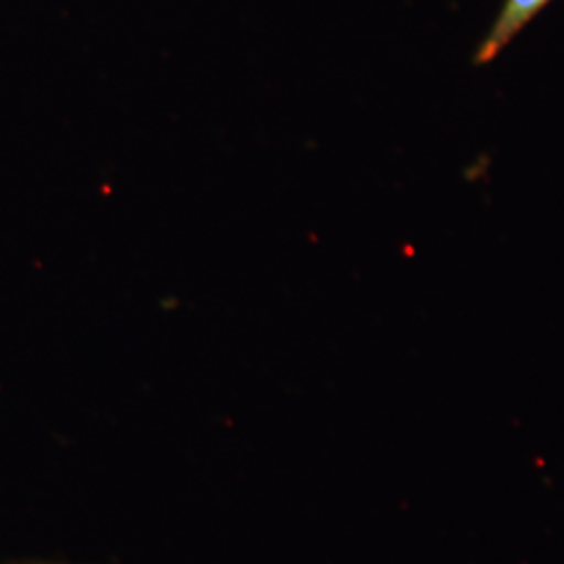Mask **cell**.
<instances>
[{
    "label": "cell",
    "instance_id": "cell-1",
    "mask_svg": "<svg viewBox=\"0 0 564 564\" xmlns=\"http://www.w3.org/2000/svg\"><path fill=\"white\" fill-rule=\"evenodd\" d=\"M552 0H505L496 21L475 53L477 65H487L502 55L506 46L514 41L535 20Z\"/></svg>",
    "mask_w": 564,
    "mask_h": 564
}]
</instances>
